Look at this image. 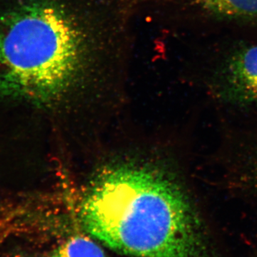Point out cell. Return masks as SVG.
Wrapping results in <instances>:
<instances>
[{"label": "cell", "mask_w": 257, "mask_h": 257, "mask_svg": "<svg viewBox=\"0 0 257 257\" xmlns=\"http://www.w3.org/2000/svg\"><path fill=\"white\" fill-rule=\"evenodd\" d=\"M212 79L216 92L227 100L257 105V45L230 52L216 67Z\"/></svg>", "instance_id": "obj_3"}, {"label": "cell", "mask_w": 257, "mask_h": 257, "mask_svg": "<svg viewBox=\"0 0 257 257\" xmlns=\"http://www.w3.org/2000/svg\"><path fill=\"white\" fill-rule=\"evenodd\" d=\"M113 0H20L0 12V93L57 100L121 55Z\"/></svg>", "instance_id": "obj_1"}, {"label": "cell", "mask_w": 257, "mask_h": 257, "mask_svg": "<svg viewBox=\"0 0 257 257\" xmlns=\"http://www.w3.org/2000/svg\"><path fill=\"white\" fill-rule=\"evenodd\" d=\"M86 231L133 257H221L184 189L163 174L121 165L101 172L80 208Z\"/></svg>", "instance_id": "obj_2"}, {"label": "cell", "mask_w": 257, "mask_h": 257, "mask_svg": "<svg viewBox=\"0 0 257 257\" xmlns=\"http://www.w3.org/2000/svg\"><path fill=\"white\" fill-rule=\"evenodd\" d=\"M52 257H108L101 246L90 238L75 236L66 241L52 253Z\"/></svg>", "instance_id": "obj_5"}, {"label": "cell", "mask_w": 257, "mask_h": 257, "mask_svg": "<svg viewBox=\"0 0 257 257\" xmlns=\"http://www.w3.org/2000/svg\"><path fill=\"white\" fill-rule=\"evenodd\" d=\"M216 20L257 25V0H179Z\"/></svg>", "instance_id": "obj_4"}, {"label": "cell", "mask_w": 257, "mask_h": 257, "mask_svg": "<svg viewBox=\"0 0 257 257\" xmlns=\"http://www.w3.org/2000/svg\"><path fill=\"white\" fill-rule=\"evenodd\" d=\"M253 179H254L255 182H256L257 184V162L256 164H255L254 167H253Z\"/></svg>", "instance_id": "obj_6"}]
</instances>
